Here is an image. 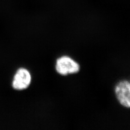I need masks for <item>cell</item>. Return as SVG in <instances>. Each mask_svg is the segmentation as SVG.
I'll return each instance as SVG.
<instances>
[{"mask_svg":"<svg viewBox=\"0 0 130 130\" xmlns=\"http://www.w3.org/2000/svg\"><path fill=\"white\" fill-rule=\"evenodd\" d=\"M56 70L58 74L66 76L78 73L80 70V66L70 56H64L56 61Z\"/></svg>","mask_w":130,"mask_h":130,"instance_id":"obj_1","label":"cell"},{"mask_svg":"<svg viewBox=\"0 0 130 130\" xmlns=\"http://www.w3.org/2000/svg\"><path fill=\"white\" fill-rule=\"evenodd\" d=\"M115 92L117 99L123 107L130 108V83L123 80L117 84Z\"/></svg>","mask_w":130,"mask_h":130,"instance_id":"obj_3","label":"cell"},{"mask_svg":"<svg viewBox=\"0 0 130 130\" xmlns=\"http://www.w3.org/2000/svg\"><path fill=\"white\" fill-rule=\"evenodd\" d=\"M32 77L29 71L26 68H20L17 70L12 82L13 88L17 91H23L30 85Z\"/></svg>","mask_w":130,"mask_h":130,"instance_id":"obj_2","label":"cell"}]
</instances>
